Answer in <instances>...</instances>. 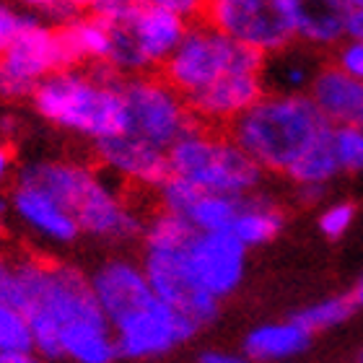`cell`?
Wrapping results in <instances>:
<instances>
[{
    "label": "cell",
    "instance_id": "1",
    "mask_svg": "<svg viewBox=\"0 0 363 363\" xmlns=\"http://www.w3.org/2000/svg\"><path fill=\"white\" fill-rule=\"evenodd\" d=\"M330 130L333 125L309 94L267 91L228 125L226 133L265 174H286L288 167Z\"/></svg>",
    "mask_w": 363,
    "mask_h": 363
},
{
    "label": "cell",
    "instance_id": "2",
    "mask_svg": "<svg viewBox=\"0 0 363 363\" xmlns=\"http://www.w3.org/2000/svg\"><path fill=\"white\" fill-rule=\"evenodd\" d=\"M34 109L50 125L94 143L128 133V109L122 99V76L109 65L91 70H57L31 94Z\"/></svg>",
    "mask_w": 363,
    "mask_h": 363
},
{
    "label": "cell",
    "instance_id": "3",
    "mask_svg": "<svg viewBox=\"0 0 363 363\" xmlns=\"http://www.w3.org/2000/svg\"><path fill=\"white\" fill-rule=\"evenodd\" d=\"M192 236H195V228L187 220L159 208L151 218H145L143 236H140V244H143L140 267L151 283V291L161 301L187 314L200 330H205L220 317V301L200 291L189 275L187 244Z\"/></svg>",
    "mask_w": 363,
    "mask_h": 363
},
{
    "label": "cell",
    "instance_id": "4",
    "mask_svg": "<svg viewBox=\"0 0 363 363\" xmlns=\"http://www.w3.org/2000/svg\"><path fill=\"white\" fill-rule=\"evenodd\" d=\"M167 159L172 177L187 179L203 192L236 200L257 192L265 179V172L228 138L226 130L203 128L197 122L169 145Z\"/></svg>",
    "mask_w": 363,
    "mask_h": 363
},
{
    "label": "cell",
    "instance_id": "5",
    "mask_svg": "<svg viewBox=\"0 0 363 363\" xmlns=\"http://www.w3.org/2000/svg\"><path fill=\"white\" fill-rule=\"evenodd\" d=\"M159 73L182 99H189L228 73H265V57L231 42L205 21H192Z\"/></svg>",
    "mask_w": 363,
    "mask_h": 363
},
{
    "label": "cell",
    "instance_id": "6",
    "mask_svg": "<svg viewBox=\"0 0 363 363\" xmlns=\"http://www.w3.org/2000/svg\"><path fill=\"white\" fill-rule=\"evenodd\" d=\"M109 29L112 50L104 65H109L117 76L130 78L164 68V62L172 57L182 37L187 34L189 21L161 8L140 6L128 21L114 23Z\"/></svg>",
    "mask_w": 363,
    "mask_h": 363
},
{
    "label": "cell",
    "instance_id": "7",
    "mask_svg": "<svg viewBox=\"0 0 363 363\" xmlns=\"http://www.w3.org/2000/svg\"><path fill=\"white\" fill-rule=\"evenodd\" d=\"M203 21L262 57L283 55L296 39L288 0H208Z\"/></svg>",
    "mask_w": 363,
    "mask_h": 363
},
{
    "label": "cell",
    "instance_id": "8",
    "mask_svg": "<svg viewBox=\"0 0 363 363\" xmlns=\"http://www.w3.org/2000/svg\"><path fill=\"white\" fill-rule=\"evenodd\" d=\"M122 99L128 109L130 135L143 138L164 151L195 125L184 99L161 78V73L122 78Z\"/></svg>",
    "mask_w": 363,
    "mask_h": 363
},
{
    "label": "cell",
    "instance_id": "9",
    "mask_svg": "<svg viewBox=\"0 0 363 363\" xmlns=\"http://www.w3.org/2000/svg\"><path fill=\"white\" fill-rule=\"evenodd\" d=\"M112 333L120 361H151L187 345L200 333V327L156 296L143 309L117 322Z\"/></svg>",
    "mask_w": 363,
    "mask_h": 363
},
{
    "label": "cell",
    "instance_id": "10",
    "mask_svg": "<svg viewBox=\"0 0 363 363\" xmlns=\"http://www.w3.org/2000/svg\"><path fill=\"white\" fill-rule=\"evenodd\" d=\"M62 70L57 31L31 18L21 34L0 55V96H31L47 76Z\"/></svg>",
    "mask_w": 363,
    "mask_h": 363
},
{
    "label": "cell",
    "instance_id": "11",
    "mask_svg": "<svg viewBox=\"0 0 363 363\" xmlns=\"http://www.w3.org/2000/svg\"><path fill=\"white\" fill-rule=\"evenodd\" d=\"M247 255L250 250L231 231H195L187 244V270L200 291L223 303L242 288L247 278Z\"/></svg>",
    "mask_w": 363,
    "mask_h": 363
},
{
    "label": "cell",
    "instance_id": "12",
    "mask_svg": "<svg viewBox=\"0 0 363 363\" xmlns=\"http://www.w3.org/2000/svg\"><path fill=\"white\" fill-rule=\"evenodd\" d=\"M73 218L81 234L99 239V242H135L143 236L145 228L143 213H138L120 195V189L109 184V179H104L101 174H96L84 197L78 200V205L73 208Z\"/></svg>",
    "mask_w": 363,
    "mask_h": 363
},
{
    "label": "cell",
    "instance_id": "13",
    "mask_svg": "<svg viewBox=\"0 0 363 363\" xmlns=\"http://www.w3.org/2000/svg\"><path fill=\"white\" fill-rule=\"evenodd\" d=\"M94 153L104 172H109L130 187L159 192L161 184L172 177L167 151L130 133L99 140L94 143Z\"/></svg>",
    "mask_w": 363,
    "mask_h": 363
},
{
    "label": "cell",
    "instance_id": "14",
    "mask_svg": "<svg viewBox=\"0 0 363 363\" xmlns=\"http://www.w3.org/2000/svg\"><path fill=\"white\" fill-rule=\"evenodd\" d=\"M89 283L109 327H114L117 322L130 317L133 311L143 309L145 303L156 298L140 262L130 257L104 259L89 275Z\"/></svg>",
    "mask_w": 363,
    "mask_h": 363
},
{
    "label": "cell",
    "instance_id": "15",
    "mask_svg": "<svg viewBox=\"0 0 363 363\" xmlns=\"http://www.w3.org/2000/svg\"><path fill=\"white\" fill-rule=\"evenodd\" d=\"M265 94V73H228L200 94L184 99V104L197 125L226 130L236 117H242Z\"/></svg>",
    "mask_w": 363,
    "mask_h": 363
},
{
    "label": "cell",
    "instance_id": "16",
    "mask_svg": "<svg viewBox=\"0 0 363 363\" xmlns=\"http://www.w3.org/2000/svg\"><path fill=\"white\" fill-rule=\"evenodd\" d=\"M11 211L18 216L23 226L52 244H73L81 236L73 213L34 184L16 182L11 192Z\"/></svg>",
    "mask_w": 363,
    "mask_h": 363
},
{
    "label": "cell",
    "instance_id": "17",
    "mask_svg": "<svg viewBox=\"0 0 363 363\" xmlns=\"http://www.w3.org/2000/svg\"><path fill=\"white\" fill-rule=\"evenodd\" d=\"M306 94L333 128L340 125L363 128V84L340 73L335 65L319 68Z\"/></svg>",
    "mask_w": 363,
    "mask_h": 363
},
{
    "label": "cell",
    "instance_id": "18",
    "mask_svg": "<svg viewBox=\"0 0 363 363\" xmlns=\"http://www.w3.org/2000/svg\"><path fill=\"white\" fill-rule=\"evenodd\" d=\"M314 335L294 317L252 327L242 340V356L247 363H286L309 348Z\"/></svg>",
    "mask_w": 363,
    "mask_h": 363
},
{
    "label": "cell",
    "instance_id": "19",
    "mask_svg": "<svg viewBox=\"0 0 363 363\" xmlns=\"http://www.w3.org/2000/svg\"><path fill=\"white\" fill-rule=\"evenodd\" d=\"M296 39L309 47H337L345 39V0H288Z\"/></svg>",
    "mask_w": 363,
    "mask_h": 363
},
{
    "label": "cell",
    "instance_id": "20",
    "mask_svg": "<svg viewBox=\"0 0 363 363\" xmlns=\"http://www.w3.org/2000/svg\"><path fill=\"white\" fill-rule=\"evenodd\" d=\"M57 50H60L62 70H73L81 62L101 65L109 60L112 50V29L96 16H78L65 26H57Z\"/></svg>",
    "mask_w": 363,
    "mask_h": 363
},
{
    "label": "cell",
    "instance_id": "21",
    "mask_svg": "<svg viewBox=\"0 0 363 363\" xmlns=\"http://www.w3.org/2000/svg\"><path fill=\"white\" fill-rule=\"evenodd\" d=\"M286 228V211L278 200H272L267 192H252L239 200V211L231 223V234L247 247L257 250L272 244Z\"/></svg>",
    "mask_w": 363,
    "mask_h": 363
},
{
    "label": "cell",
    "instance_id": "22",
    "mask_svg": "<svg viewBox=\"0 0 363 363\" xmlns=\"http://www.w3.org/2000/svg\"><path fill=\"white\" fill-rule=\"evenodd\" d=\"M337 174H340V167H337V159H335L333 130H330L325 138H319L317 143L309 145L288 167V172L283 177L294 187H327Z\"/></svg>",
    "mask_w": 363,
    "mask_h": 363
},
{
    "label": "cell",
    "instance_id": "23",
    "mask_svg": "<svg viewBox=\"0 0 363 363\" xmlns=\"http://www.w3.org/2000/svg\"><path fill=\"white\" fill-rule=\"evenodd\" d=\"M236 211H239V200L236 197L200 192L182 218L187 220L197 234H218V231H231Z\"/></svg>",
    "mask_w": 363,
    "mask_h": 363
},
{
    "label": "cell",
    "instance_id": "24",
    "mask_svg": "<svg viewBox=\"0 0 363 363\" xmlns=\"http://www.w3.org/2000/svg\"><path fill=\"white\" fill-rule=\"evenodd\" d=\"M356 311L358 309L350 301L348 291H342V294L325 296V298H319V301L298 309L294 314V319L301 327H306L311 335H317V333H325V330H335V327L345 325Z\"/></svg>",
    "mask_w": 363,
    "mask_h": 363
},
{
    "label": "cell",
    "instance_id": "25",
    "mask_svg": "<svg viewBox=\"0 0 363 363\" xmlns=\"http://www.w3.org/2000/svg\"><path fill=\"white\" fill-rule=\"evenodd\" d=\"M21 350H34L29 319L21 309L0 301V353H21Z\"/></svg>",
    "mask_w": 363,
    "mask_h": 363
},
{
    "label": "cell",
    "instance_id": "26",
    "mask_svg": "<svg viewBox=\"0 0 363 363\" xmlns=\"http://www.w3.org/2000/svg\"><path fill=\"white\" fill-rule=\"evenodd\" d=\"M333 151L340 172L361 174L363 172V128L340 125L333 128Z\"/></svg>",
    "mask_w": 363,
    "mask_h": 363
},
{
    "label": "cell",
    "instance_id": "27",
    "mask_svg": "<svg viewBox=\"0 0 363 363\" xmlns=\"http://www.w3.org/2000/svg\"><path fill=\"white\" fill-rule=\"evenodd\" d=\"M356 216H358L356 205L348 203V200H337V203L325 205L317 216L319 234L325 236V239H330V242H337V239H342L353 228Z\"/></svg>",
    "mask_w": 363,
    "mask_h": 363
},
{
    "label": "cell",
    "instance_id": "28",
    "mask_svg": "<svg viewBox=\"0 0 363 363\" xmlns=\"http://www.w3.org/2000/svg\"><path fill=\"white\" fill-rule=\"evenodd\" d=\"M203 189H197L195 184H189L187 179H179V177H169L164 184L159 187L156 197H159V205L161 211L167 213H174V216H184L187 208L195 203V197L200 195Z\"/></svg>",
    "mask_w": 363,
    "mask_h": 363
},
{
    "label": "cell",
    "instance_id": "29",
    "mask_svg": "<svg viewBox=\"0 0 363 363\" xmlns=\"http://www.w3.org/2000/svg\"><path fill=\"white\" fill-rule=\"evenodd\" d=\"M317 70H311L306 62L301 60H280L275 81H278V94H306L311 86Z\"/></svg>",
    "mask_w": 363,
    "mask_h": 363
},
{
    "label": "cell",
    "instance_id": "30",
    "mask_svg": "<svg viewBox=\"0 0 363 363\" xmlns=\"http://www.w3.org/2000/svg\"><path fill=\"white\" fill-rule=\"evenodd\" d=\"M333 65L348 78L363 84V42H358V39H342L340 45L335 47Z\"/></svg>",
    "mask_w": 363,
    "mask_h": 363
},
{
    "label": "cell",
    "instance_id": "31",
    "mask_svg": "<svg viewBox=\"0 0 363 363\" xmlns=\"http://www.w3.org/2000/svg\"><path fill=\"white\" fill-rule=\"evenodd\" d=\"M143 6H151V8H161V11H167V13H174L184 21H200L205 13V6H208V0H143Z\"/></svg>",
    "mask_w": 363,
    "mask_h": 363
},
{
    "label": "cell",
    "instance_id": "32",
    "mask_svg": "<svg viewBox=\"0 0 363 363\" xmlns=\"http://www.w3.org/2000/svg\"><path fill=\"white\" fill-rule=\"evenodd\" d=\"M31 18H34V16L18 13V11H13L11 6H0V55L11 47V42L21 34V29Z\"/></svg>",
    "mask_w": 363,
    "mask_h": 363
},
{
    "label": "cell",
    "instance_id": "33",
    "mask_svg": "<svg viewBox=\"0 0 363 363\" xmlns=\"http://www.w3.org/2000/svg\"><path fill=\"white\" fill-rule=\"evenodd\" d=\"M21 3H26L31 8H39V11H47L55 21H60V26L78 18V11L70 6V0H21Z\"/></svg>",
    "mask_w": 363,
    "mask_h": 363
},
{
    "label": "cell",
    "instance_id": "34",
    "mask_svg": "<svg viewBox=\"0 0 363 363\" xmlns=\"http://www.w3.org/2000/svg\"><path fill=\"white\" fill-rule=\"evenodd\" d=\"M18 298V283H16V262L0 255V301L16 306Z\"/></svg>",
    "mask_w": 363,
    "mask_h": 363
},
{
    "label": "cell",
    "instance_id": "35",
    "mask_svg": "<svg viewBox=\"0 0 363 363\" xmlns=\"http://www.w3.org/2000/svg\"><path fill=\"white\" fill-rule=\"evenodd\" d=\"M197 363H247V358H244L242 353L211 348V350H203V353L197 356Z\"/></svg>",
    "mask_w": 363,
    "mask_h": 363
},
{
    "label": "cell",
    "instance_id": "36",
    "mask_svg": "<svg viewBox=\"0 0 363 363\" xmlns=\"http://www.w3.org/2000/svg\"><path fill=\"white\" fill-rule=\"evenodd\" d=\"M345 39L363 42V8L348 11V18H345Z\"/></svg>",
    "mask_w": 363,
    "mask_h": 363
},
{
    "label": "cell",
    "instance_id": "37",
    "mask_svg": "<svg viewBox=\"0 0 363 363\" xmlns=\"http://www.w3.org/2000/svg\"><path fill=\"white\" fill-rule=\"evenodd\" d=\"M325 195H327V187H296V197L306 205L322 203Z\"/></svg>",
    "mask_w": 363,
    "mask_h": 363
},
{
    "label": "cell",
    "instance_id": "38",
    "mask_svg": "<svg viewBox=\"0 0 363 363\" xmlns=\"http://www.w3.org/2000/svg\"><path fill=\"white\" fill-rule=\"evenodd\" d=\"M0 363H42V358L34 350H21V353H0Z\"/></svg>",
    "mask_w": 363,
    "mask_h": 363
},
{
    "label": "cell",
    "instance_id": "39",
    "mask_svg": "<svg viewBox=\"0 0 363 363\" xmlns=\"http://www.w3.org/2000/svg\"><path fill=\"white\" fill-rule=\"evenodd\" d=\"M11 169H13V156H11V148L6 145V140H0V184L11 177Z\"/></svg>",
    "mask_w": 363,
    "mask_h": 363
},
{
    "label": "cell",
    "instance_id": "40",
    "mask_svg": "<svg viewBox=\"0 0 363 363\" xmlns=\"http://www.w3.org/2000/svg\"><path fill=\"white\" fill-rule=\"evenodd\" d=\"M348 296H350V301H353V306H356V309H363V270H361V275L356 278V283L348 288Z\"/></svg>",
    "mask_w": 363,
    "mask_h": 363
},
{
    "label": "cell",
    "instance_id": "41",
    "mask_svg": "<svg viewBox=\"0 0 363 363\" xmlns=\"http://www.w3.org/2000/svg\"><path fill=\"white\" fill-rule=\"evenodd\" d=\"M99 0H70V6L76 8L78 13H81V11H91V8L96 6Z\"/></svg>",
    "mask_w": 363,
    "mask_h": 363
},
{
    "label": "cell",
    "instance_id": "42",
    "mask_svg": "<svg viewBox=\"0 0 363 363\" xmlns=\"http://www.w3.org/2000/svg\"><path fill=\"white\" fill-rule=\"evenodd\" d=\"M8 211H11V197L0 195V218H3V216H6Z\"/></svg>",
    "mask_w": 363,
    "mask_h": 363
},
{
    "label": "cell",
    "instance_id": "43",
    "mask_svg": "<svg viewBox=\"0 0 363 363\" xmlns=\"http://www.w3.org/2000/svg\"><path fill=\"white\" fill-rule=\"evenodd\" d=\"M356 363H363V350L358 353V358H356Z\"/></svg>",
    "mask_w": 363,
    "mask_h": 363
},
{
    "label": "cell",
    "instance_id": "44",
    "mask_svg": "<svg viewBox=\"0 0 363 363\" xmlns=\"http://www.w3.org/2000/svg\"><path fill=\"white\" fill-rule=\"evenodd\" d=\"M286 363H294V361H286Z\"/></svg>",
    "mask_w": 363,
    "mask_h": 363
}]
</instances>
